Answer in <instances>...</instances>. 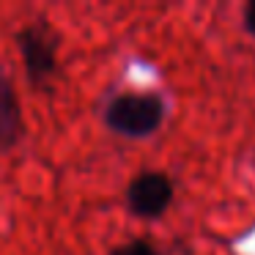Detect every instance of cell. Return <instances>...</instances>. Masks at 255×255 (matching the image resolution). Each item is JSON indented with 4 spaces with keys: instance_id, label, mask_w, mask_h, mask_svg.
<instances>
[{
    "instance_id": "cell-6",
    "label": "cell",
    "mask_w": 255,
    "mask_h": 255,
    "mask_svg": "<svg viewBox=\"0 0 255 255\" xmlns=\"http://www.w3.org/2000/svg\"><path fill=\"white\" fill-rule=\"evenodd\" d=\"M244 28L250 36H255V0H250L247 8H244Z\"/></svg>"
},
{
    "instance_id": "cell-4",
    "label": "cell",
    "mask_w": 255,
    "mask_h": 255,
    "mask_svg": "<svg viewBox=\"0 0 255 255\" xmlns=\"http://www.w3.org/2000/svg\"><path fill=\"white\" fill-rule=\"evenodd\" d=\"M22 137V110L11 88V80L0 69V151H8Z\"/></svg>"
},
{
    "instance_id": "cell-1",
    "label": "cell",
    "mask_w": 255,
    "mask_h": 255,
    "mask_svg": "<svg viewBox=\"0 0 255 255\" xmlns=\"http://www.w3.org/2000/svg\"><path fill=\"white\" fill-rule=\"evenodd\" d=\"M165 121V102L156 94H121L105 107V124L124 137L154 134Z\"/></svg>"
},
{
    "instance_id": "cell-2",
    "label": "cell",
    "mask_w": 255,
    "mask_h": 255,
    "mask_svg": "<svg viewBox=\"0 0 255 255\" xmlns=\"http://www.w3.org/2000/svg\"><path fill=\"white\" fill-rule=\"evenodd\" d=\"M173 200V181L162 170H143L129 181L127 206L140 220H156Z\"/></svg>"
},
{
    "instance_id": "cell-3",
    "label": "cell",
    "mask_w": 255,
    "mask_h": 255,
    "mask_svg": "<svg viewBox=\"0 0 255 255\" xmlns=\"http://www.w3.org/2000/svg\"><path fill=\"white\" fill-rule=\"evenodd\" d=\"M17 44L19 52L25 58V69L33 85H44L52 74L58 72V61H55V41L47 39L39 28H25L17 33Z\"/></svg>"
},
{
    "instance_id": "cell-5",
    "label": "cell",
    "mask_w": 255,
    "mask_h": 255,
    "mask_svg": "<svg viewBox=\"0 0 255 255\" xmlns=\"http://www.w3.org/2000/svg\"><path fill=\"white\" fill-rule=\"evenodd\" d=\"M110 255H159V250H156L148 239H132L129 244L116 247Z\"/></svg>"
}]
</instances>
